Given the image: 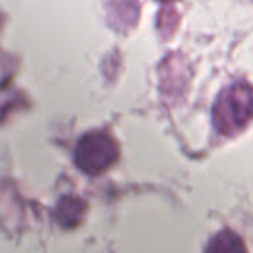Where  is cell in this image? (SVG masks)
Listing matches in <instances>:
<instances>
[{"mask_svg":"<svg viewBox=\"0 0 253 253\" xmlns=\"http://www.w3.org/2000/svg\"><path fill=\"white\" fill-rule=\"evenodd\" d=\"M116 158H118V144L111 135L101 130L88 132L87 135H84L75 153L77 165L90 175L104 172L115 163Z\"/></svg>","mask_w":253,"mask_h":253,"instance_id":"obj_2","label":"cell"},{"mask_svg":"<svg viewBox=\"0 0 253 253\" xmlns=\"http://www.w3.org/2000/svg\"><path fill=\"white\" fill-rule=\"evenodd\" d=\"M253 120V87L246 82L229 85L213 106L215 128L222 135H234Z\"/></svg>","mask_w":253,"mask_h":253,"instance_id":"obj_1","label":"cell"},{"mask_svg":"<svg viewBox=\"0 0 253 253\" xmlns=\"http://www.w3.org/2000/svg\"><path fill=\"white\" fill-rule=\"evenodd\" d=\"M82 211H84V203L77 198H64L57 210V218L64 227H75L80 222Z\"/></svg>","mask_w":253,"mask_h":253,"instance_id":"obj_4","label":"cell"},{"mask_svg":"<svg viewBox=\"0 0 253 253\" xmlns=\"http://www.w3.org/2000/svg\"><path fill=\"white\" fill-rule=\"evenodd\" d=\"M207 253H246V246L236 232L220 231L208 243Z\"/></svg>","mask_w":253,"mask_h":253,"instance_id":"obj_3","label":"cell"}]
</instances>
